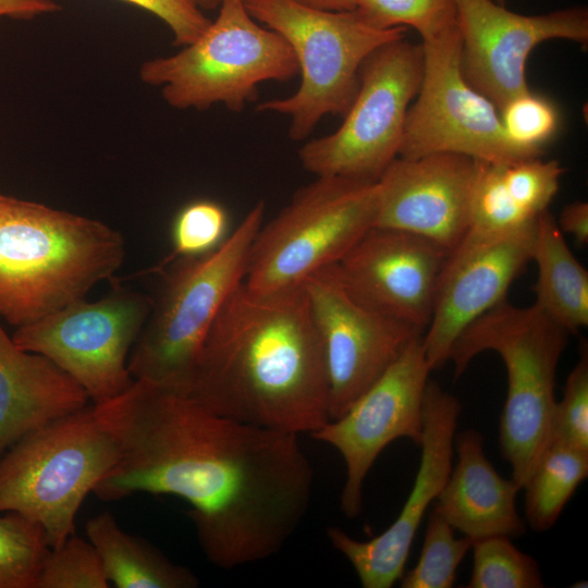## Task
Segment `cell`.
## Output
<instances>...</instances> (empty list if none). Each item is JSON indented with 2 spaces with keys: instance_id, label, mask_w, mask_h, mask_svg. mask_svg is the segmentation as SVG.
<instances>
[{
  "instance_id": "cell-1",
  "label": "cell",
  "mask_w": 588,
  "mask_h": 588,
  "mask_svg": "<svg viewBox=\"0 0 588 588\" xmlns=\"http://www.w3.org/2000/svg\"><path fill=\"white\" fill-rule=\"evenodd\" d=\"M95 414L118 457L93 492L103 501L136 493L184 500L213 565L269 559L303 523L315 476L298 434L218 415L145 380Z\"/></svg>"
},
{
  "instance_id": "cell-2",
  "label": "cell",
  "mask_w": 588,
  "mask_h": 588,
  "mask_svg": "<svg viewBox=\"0 0 588 588\" xmlns=\"http://www.w3.org/2000/svg\"><path fill=\"white\" fill-rule=\"evenodd\" d=\"M189 395L218 415L298 436L329 421L326 360L303 284L264 292L243 282L205 339Z\"/></svg>"
},
{
  "instance_id": "cell-3",
  "label": "cell",
  "mask_w": 588,
  "mask_h": 588,
  "mask_svg": "<svg viewBox=\"0 0 588 588\" xmlns=\"http://www.w3.org/2000/svg\"><path fill=\"white\" fill-rule=\"evenodd\" d=\"M125 254L102 221L0 194V318L20 327L85 298Z\"/></svg>"
},
{
  "instance_id": "cell-4",
  "label": "cell",
  "mask_w": 588,
  "mask_h": 588,
  "mask_svg": "<svg viewBox=\"0 0 588 588\" xmlns=\"http://www.w3.org/2000/svg\"><path fill=\"white\" fill-rule=\"evenodd\" d=\"M569 335L537 305L518 307L505 298L466 327L449 354L455 379L485 351L504 362L507 394L499 443L520 489L551 444L556 369Z\"/></svg>"
},
{
  "instance_id": "cell-5",
  "label": "cell",
  "mask_w": 588,
  "mask_h": 588,
  "mask_svg": "<svg viewBox=\"0 0 588 588\" xmlns=\"http://www.w3.org/2000/svg\"><path fill=\"white\" fill-rule=\"evenodd\" d=\"M258 201L213 250L167 259L156 298L127 367L136 380L189 394L205 339L222 307L244 282L253 242L264 223Z\"/></svg>"
},
{
  "instance_id": "cell-6",
  "label": "cell",
  "mask_w": 588,
  "mask_h": 588,
  "mask_svg": "<svg viewBox=\"0 0 588 588\" xmlns=\"http://www.w3.org/2000/svg\"><path fill=\"white\" fill-rule=\"evenodd\" d=\"M218 16L195 41L173 54L145 61L140 81L159 87L177 110L223 105L233 112L258 97L268 81L287 82L299 73L287 41L260 26L243 0H222Z\"/></svg>"
},
{
  "instance_id": "cell-7",
  "label": "cell",
  "mask_w": 588,
  "mask_h": 588,
  "mask_svg": "<svg viewBox=\"0 0 588 588\" xmlns=\"http://www.w3.org/2000/svg\"><path fill=\"white\" fill-rule=\"evenodd\" d=\"M115 445L87 405L35 429L0 456V513L40 525L50 548L75 532L86 497L111 469Z\"/></svg>"
},
{
  "instance_id": "cell-8",
  "label": "cell",
  "mask_w": 588,
  "mask_h": 588,
  "mask_svg": "<svg viewBox=\"0 0 588 588\" xmlns=\"http://www.w3.org/2000/svg\"><path fill=\"white\" fill-rule=\"evenodd\" d=\"M249 15L281 35L292 48L299 86L285 98L258 106L290 119L289 136L307 138L328 114L344 115L359 84V69L377 48L405 38L406 27L376 29L353 11L308 8L292 0H243Z\"/></svg>"
},
{
  "instance_id": "cell-9",
  "label": "cell",
  "mask_w": 588,
  "mask_h": 588,
  "mask_svg": "<svg viewBox=\"0 0 588 588\" xmlns=\"http://www.w3.org/2000/svg\"><path fill=\"white\" fill-rule=\"evenodd\" d=\"M379 199L378 181L316 176L261 224L245 285L264 292L299 286L316 271L339 264L375 226Z\"/></svg>"
},
{
  "instance_id": "cell-10",
  "label": "cell",
  "mask_w": 588,
  "mask_h": 588,
  "mask_svg": "<svg viewBox=\"0 0 588 588\" xmlns=\"http://www.w3.org/2000/svg\"><path fill=\"white\" fill-rule=\"evenodd\" d=\"M422 73L421 45L401 38L373 50L360 65L358 89L340 127L299 148L303 168L316 176L377 182L399 157Z\"/></svg>"
},
{
  "instance_id": "cell-11",
  "label": "cell",
  "mask_w": 588,
  "mask_h": 588,
  "mask_svg": "<svg viewBox=\"0 0 588 588\" xmlns=\"http://www.w3.org/2000/svg\"><path fill=\"white\" fill-rule=\"evenodd\" d=\"M151 297L115 284L103 297L75 301L16 327L17 346L49 358L74 379L94 405L135 381L127 360L151 308Z\"/></svg>"
},
{
  "instance_id": "cell-12",
  "label": "cell",
  "mask_w": 588,
  "mask_h": 588,
  "mask_svg": "<svg viewBox=\"0 0 588 588\" xmlns=\"http://www.w3.org/2000/svg\"><path fill=\"white\" fill-rule=\"evenodd\" d=\"M421 46L422 79L406 114L399 157L450 152L493 164L536 158L507 139L497 107L465 79L457 24Z\"/></svg>"
},
{
  "instance_id": "cell-13",
  "label": "cell",
  "mask_w": 588,
  "mask_h": 588,
  "mask_svg": "<svg viewBox=\"0 0 588 588\" xmlns=\"http://www.w3.org/2000/svg\"><path fill=\"white\" fill-rule=\"evenodd\" d=\"M431 371L422 334L417 335L341 417L310 434L333 446L344 461L340 504L347 517L360 513L365 479L385 446L400 438L420 445L422 399Z\"/></svg>"
},
{
  "instance_id": "cell-14",
  "label": "cell",
  "mask_w": 588,
  "mask_h": 588,
  "mask_svg": "<svg viewBox=\"0 0 588 588\" xmlns=\"http://www.w3.org/2000/svg\"><path fill=\"white\" fill-rule=\"evenodd\" d=\"M319 335L329 383V418L341 417L422 332L358 301L336 265L303 283Z\"/></svg>"
},
{
  "instance_id": "cell-15",
  "label": "cell",
  "mask_w": 588,
  "mask_h": 588,
  "mask_svg": "<svg viewBox=\"0 0 588 588\" xmlns=\"http://www.w3.org/2000/svg\"><path fill=\"white\" fill-rule=\"evenodd\" d=\"M461 35V66L469 85L501 109L529 91L526 61L550 39L588 42V12L574 7L524 15L493 0H455Z\"/></svg>"
},
{
  "instance_id": "cell-16",
  "label": "cell",
  "mask_w": 588,
  "mask_h": 588,
  "mask_svg": "<svg viewBox=\"0 0 588 588\" xmlns=\"http://www.w3.org/2000/svg\"><path fill=\"white\" fill-rule=\"evenodd\" d=\"M461 402L429 379L422 399L421 457L414 486L399 516L383 532L362 541L329 527L331 544L352 564L364 588H390L403 575L418 527L452 470Z\"/></svg>"
},
{
  "instance_id": "cell-17",
  "label": "cell",
  "mask_w": 588,
  "mask_h": 588,
  "mask_svg": "<svg viewBox=\"0 0 588 588\" xmlns=\"http://www.w3.org/2000/svg\"><path fill=\"white\" fill-rule=\"evenodd\" d=\"M536 222L500 234L466 232L449 253L422 333L431 370L449 362L450 351L466 327L506 298L512 282L531 261Z\"/></svg>"
},
{
  "instance_id": "cell-18",
  "label": "cell",
  "mask_w": 588,
  "mask_h": 588,
  "mask_svg": "<svg viewBox=\"0 0 588 588\" xmlns=\"http://www.w3.org/2000/svg\"><path fill=\"white\" fill-rule=\"evenodd\" d=\"M448 256L421 235L373 226L336 267L358 301L424 333Z\"/></svg>"
},
{
  "instance_id": "cell-19",
  "label": "cell",
  "mask_w": 588,
  "mask_h": 588,
  "mask_svg": "<svg viewBox=\"0 0 588 588\" xmlns=\"http://www.w3.org/2000/svg\"><path fill=\"white\" fill-rule=\"evenodd\" d=\"M477 170L478 161L458 154L396 157L378 180L375 226L421 235L450 253L469 225Z\"/></svg>"
},
{
  "instance_id": "cell-20",
  "label": "cell",
  "mask_w": 588,
  "mask_h": 588,
  "mask_svg": "<svg viewBox=\"0 0 588 588\" xmlns=\"http://www.w3.org/2000/svg\"><path fill=\"white\" fill-rule=\"evenodd\" d=\"M457 463L436 499L433 509L471 542L493 536L518 537L526 530L516 509L520 487L503 478L483 452L476 430L456 437Z\"/></svg>"
},
{
  "instance_id": "cell-21",
  "label": "cell",
  "mask_w": 588,
  "mask_h": 588,
  "mask_svg": "<svg viewBox=\"0 0 588 588\" xmlns=\"http://www.w3.org/2000/svg\"><path fill=\"white\" fill-rule=\"evenodd\" d=\"M0 318V456L26 433L88 405L85 390L49 358L17 346Z\"/></svg>"
},
{
  "instance_id": "cell-22",
  "label": "cell",
  "mask_w": 588,
  "mask_h": 588,
  "mask_svg": "<svg viewBox=\"0 0 588 588\" xmlns=\"http://www.w3.org/2000/svg\"><path fill=\"white\" fill-rule=\"evenodd\" d=\"M564 236L549 210L538 217L531 256L537 266L534 304L569 334H576L588 326V272Z\"/></svg>"
},
{
  "instance_id": "cell-23",
  "label": "cell",
  "mask_w": 588,
  "mask_h": 588,
  "mask_svg": "<svg viewBox=\"0 0 588 588\" xmlns=\"http://www.w3.org/2000/svg\"><path fill=\"white\" fill-rule=\"evenodd\" d=\"M108 580L118 588H195L197 576L175 564L146 540L124 531L110 512L86 524Z\"/></svg>"
},
{
  "instance_id": "cell-24",
  "label": "cell",
  "mask_w": 588,
  "mask_h": 588,
  "mask_svg": "<svg viewBox=\"0 0 588 588\" xmlns=\"http://www.w3.org/2000/svg\"><path fill=\"white\" fill-rule=\"evenodd\" d=\"M588 476V453L552 444L531 474L525 490V515L538 532L549 530Z\"/></svg>"
},
{
  "instance_id": "cell-25",
  "label": "cell",
  "mask_w": 588,
  "mask_h": 588,
  "mask_svg": "<svg viewBox=\"0 0 588 588\" xmlns=\"http://www.w3.org/2000/svg\"><path fill=\"white\" fill-rule=\"evenodd\" d=\"M49 550L40 525L15 512L0 513V588H37Z\"/></svg>"
},
{
  "instance_id": "cell-26",
  "label": "cell",
  "mask_w": 588,
  "mask_h": 588,
  "mask_svg": "<svg viewBox=\"0 0 588 588\" xmlns=\"http://www.w3.org/2000/svg\"><path fill=\"white\" fill-rule=\"evenodd\" d=\"M474 566L468 588H541L537 561L518 550L506 536L471 542Z\"/></svg>"
},
{
  "instance_id": "cell-27",
  "label": "cell",
  "mask_w": 588,
  "mask_h": 588,
  "mask_svg": "<svg viewBox=\"0 0 588 588\" xmlns=\"http://www.w3.org/2000/svg\"><path fill=\"white\" fill-rule=\"evenodd\" d=\"M468 537L456 538L454 528L434 510L428 516L417 564L400 578L402 588H451L468 550Z\"/></svg>"
},
{
  "instance_id": "cell-28",
  "label": "cell",
  "mask_w": 588,
  "mask_h": 588,
  "mask_svg": "<svg viewBox=\"0 0 588 588\" xmlns=\"http://www.w3.org/2000/svg\"><path fill=\"white\" fill-rule=\"evenodd\" d=\"M353 12L372 28L411 26L422 39L457 24L455 0H357Z\"/></svg>"
},
{
  "instance_id": "cell-29",
  "label": "cell",
  "mask_w": 588,
  "mask_h": 588,
  "mask_svg": "<svg viewBox=\"0 0 588 588\" xmlns=\"http://www.w3.org/2000/svg\"><path fill=\"white\" fill-rule=\"evenodd\" d=\"M537 218L528 215L509 194L501 164L478 161L466 232L500 234L529 225Z\"/></svg>"
},
{
  "instance_id": "cell-30",
  "label": "cell",
  "mask_w": 588,
  "mask_h": 588,
  "mask_svg": "<svg viewBox=\"0 0 588 588\" xmlns=\"http://www.w3.org/2000/svg\"><path fill=\"white\" fill-rule=\"evenodd\" d=\"M110 583L101 560L89 540L70 536L60 547L50 548L37 588H108Z\"/></svg>"
},
{
  "instance_id": "cell-31",
  "label": "cell",
  "mask_w": 588,
  "mask_h": 588,
  "mask_svg": "<svg viewBox=\"0 0 588 588\" xmlns=\"http://www.w3.org/2000/svg\"><path fill=\"white\" fill-rule=\"evenodd\" d=\"M229 231V216L223 206L210 199L185 205L171 228L173 258L195 257L217 248Z\"/></svg>"
},
{
  "instance_id": "cell-32",
  "label": "cell",
  "mask_w": 588,
  "mask_h": 588,
  "mask_svg": "<svg viewBox=\"0 0 588 588\" xmlns=\"http://www.w3.org/2000/svg\"><path fill=\"white\" fill-rule=\"evenodd\" d=\"M507 139L516 147L540 157L542 146L559 126L554 105L530 90L511 99L500 111Z\"/></svg>"
},
{
  "instance_id": "cell-33",
  "label": "cell",
  "mask_w": 588,
  "mask_h": 588,
  "mask_svg": "<svg viewBox=\"0 0 588 588\" xmlns=\"http://www.w3.org/2000/svg\"><path fill=\"white\" fill-rule=\"evenodd\" d=\"M588 453V350L580 347L577 364L565 381L562 399L555 403L551 444Z\"/></svg>"
},
{
  "instance_id": "cell-34",
  "label": "cell",
  "mask_w": 588,
  "mask_h": 588,
  "mask_svg": "<svg viewBox=\"0 0 588 588\" xmlns=\"http://www.w3.org/2000/svg\"><path fill=\"white\" fill-rule=\"evenodd\" d=\"M501 173L512 198L527 213L537 218L549 210V205L559 191L564 168L558 160H542L536 157L501 164Z\"/></svg>"
},
{
  "instance_id": "cell-35",
  "label": "cell",
  "mask_w": 588,
  "mask_h": 588,
  "mask_svg": "<svg viewBox=\"0 0 588 588\" xmlns=\"http://www.w3.org/2000/svg\"><path fill=\"white\" fill-rule=\"evenodd\" d=\"M159 17L173 35V44L184 47L207 29L211 20L188 0H122Z\"/></svg>"
},
{
  "instance_id": "cell-36",
  "label": "cell",
  "mask_w": 588,
  "mask_h": 588,
  "mask_svg": "<svg viewBox=\"0 0 588 588\" xmlns=\"http://www.w3.org/2000/svg\"><path fill=\"white\" fill-rule=\"evenodd\" d=\"M556 224L561 232L569 234L577 244L584 246L588 243V204L574 201L563 207Z\"/></svg>"
},
{
  "instance_id": "cell-37",
  "label": "cell",
  "mask_w": 588,
  "mask_h": 588,
  "mask_svg": "<svg viewBox=\"0 0 588 588\" xmlns=\"http://www.w3.org/2000/svg\"><path fill=\"white\" fill-rule=\"evenodd\" d=\"M60 10L61 5L54 0H0V19L32 20Z\"/></svg>"
},
{
  "instance_id": "cell-38",
  "label": "cell",
  "mask_w": 588,
  "mask_h": 588,
  "mask_svg": "<svg viewBox=\"0 0 588 588\" xmlns=\"http://www.w3.org/2000/svg\"><path fill=\"white\" fill-rule=\"evenodd\" d=\"M298 4L334 12L353 11L357 0H292Z\"/></svg>"
},
{
  "instance_id": "cell-39",
  "label": "cell",
  "mask_w": 588,
  "mask_h": 588,
  "mask_svg": "<svg viewBox=\"0 0 588 588\" xmlns=\"http://www.w3.org/2000/svg\"><path fill=\"white\" fill-rule=\"evenodd\" d=\"M199 10H215L218 9L222 0H188Z\"/></svg>"
},
{
  "instance_id": "cell-40",
  "label": "cell",
  "mask_w": 588,
  "mask_h": 588,
  "mask_svg": "<svg viewBox=\"0 0 588 588\" xmlns=\"http://www.w3.org/2000/svg\"><path fill=\"white\" fill-rule=\"evenodd\" d=\"M494 2L505 5L506 0H493Z\"/></svg>"
}]
</instances>
